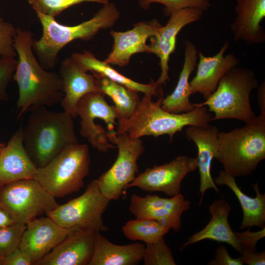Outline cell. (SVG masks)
Returning a JSON list of instances; mask_svg holds the SVG:
<instances>
[{
  "label": "cell",
  "mask_w": 265,
  "mask_h": 265,
  "mask_svg": "<svg viewBox=\"0 0 265 265\" xmlns=\"http://www.w3.org/2000/svg\"><path fill=\"white\" fill-rule=\"evenodd\" d=\"M86 72L91 71L95 76L106 77L137 93L151 96L163 97L161 85L152 80L143 84L128 78L114 69L111 65L97 58L90 51L75 53L71 56Z\"/></svg>",
  "instance_id": "obj_24"
},
{
  "label": "cell",
  "mask_w": 265,
  "mask_h": 265,
  "mask_svg": "<svg viewBox=\"0 0 265 265\" xmlns=\"http://www.w3.org/2000/svg\"><path fill=\"white\" fill-rule=\"evenodd\" d=\"M35 11L55 17L67 8L84 2L105 4L108 0H27Z\"/></svg>",
  "instance_id": "obj_33"
},
{
  "label": "cell",
  "mask_w": 265,
  "mask_h": 265,
  "mask_svg": "<svg viewBox=\"0 0 265 265\" xmlns=\"http://www.w3.org/2000/svg\"><path fill=\"white\" fill-rule=\"evenodd\" d=\"M229 45L225 42L217 53L212 56H206L198 52L197 72L189 82L191 95L199 93L205 100L207 99L216 89L222 77L238 64L239 61L234 54L224 55Z\"/></svg>",
  "instance_id": "obj_19"
},
{
  "label": "cell",
  "mask_w": 265,
  "mask_h": 265,
  "mask_svg": "<svg viewBox=\"0 0 265 265\" xmlns=\"http://www.w3.org/2000/svg\"><path fill=\"white\" fill-rule=\"evenodd\" d=\"M209 265H242L238 258H232L224 245L218 247L215 253L214 260L208 263Z\"/></svg>",
  "instance_id": "obj_37"
},
{
  "label": "cell",
  "mask_w": 265,
  "mask_h": 265,
  "mask_svg": "<svg viewBox=\"0 0 265 265\" xmlns=\"http://www.w3.org/2000/svg\"><path fill=\"white\" fill-rule=\"evenodd\" d=\"M77 229L61 227L48 216L34 218L26 224L19 248L34 265Z\"/></svg>",
  "instance_id": "obj_15"
},
{
  "label": "cell",
  "mask_w": 265,
  "mask_h": 265,
  "mask_svg": "<svg viewBox=\"0 0 265 265\" xmlns=\"http://www.w3.org/2000/svg\"><path fill=\"white\" fill-rule=\"evenodd\" d=\"M109 133V140L118 150L112 166L97 179L102 194L110 201L117 200L127 186L136 177L137 160L144 151L140 139L131 138L126 133Z\"/></svg>",
  "instance_id": "obj_10"
},
{
  "label": "cell",
  "mask_w": 265,
  "mask_h": 265,
  "mask_svg": "<svg viewBox=\"0 0 265 265\" xmlns=\"http://www.w3.org/2000/svg\"><path fill=\"white\" fill-rule=\"evenodd\" d=\"M80 118V133L99 151L107 152L115 146L109 140V133L114 132L117 114L114 106H109L100 92L82 97L77 106Z\"/></svg>",
  "instance_id": "obj_11"
},
{
  "label": "cell",
  "mask_w": 265,
  "mask_h": 265,
  "mask_svg": "<svg viewBox=\"0 0 265 265\" xmlns=\"http://www.w3.org/2000/svg\"><path fill=\"white\" fill-rule=\"evenodd\" d=\"M31 109L26 125L23 127V141L27 154L39 168L67 146L78 142L71 115L48 110L45 106Z\"/></svg>",
  "instance_id": "obj_2"
},
{
  "label": "cell",
  "mask_w": 265,
  "mask_h": 265,
  "mask_svg": "<svg viewBox=\"0 0 265 265\" xmlns=\"http://www.w3.org/2000/svg\"><path fill=\"white\" fill-rule=\"evenodd\" d=\"M94 76L98 80L101 92L114 102L117 121L129 119L140 100L138 93L106 77Z\"/></svg>",
  "instance_id": "obj_28"
},
{
  "label": "cell",
  "mask_w": 265,
  "mask_h": 265,
  "mask_svg": "<svg viewBox=\"0 0 265 265\" xmlns=\"http://www.w3.org/2000/svg\"><path fill=\"white\" fill-rule=\"evenodd\" d=\"M152 97L144 95L133 115L128 119L118 121L117 133H126L132 139L167 134L172 141L174 134L185 127H205L212 121V116L206 106H194L189 112L173 113L161 108L163 97L156 102Z\"/></svg>",
  "instance_id": "obj_4"
},
{
  "label": "cell",
  "mask_w": 265,
  "mask_h": 265,
  "mask_svg": "<svg viewBox=\"0 0 265 265\" xmlns=\"http://www.w3.org/2000/svg\"><path fill=\"white\" fill-rule=\"evenodd\" d=\"M187 136L195 144L198 150V167L200 174L199 194L201 204L204 195L209 189L219 191L211 175L212 160L218 150V128L209 124L205 127L190 126L186 130Z\"/></svg>",
  "instance_id": "obj_20"
},
{
  "label": "cell",
  "mask_w": 265,
  "mask_h": 265,
  "mask_svg": "<svg viewBox=\"0 0 265 265\" xmlns=\"http://www.w3.org/2000/svg\"><path fill=\"white\" fill-rule=\"evenodd\" d=\"M59 75L64 93L61 106L63 111L74 118L77 116V104L82 97L91 93H101L98 80L83 70L71 56L62 61Z\"/></svg>",
  "instance_id": "obj_18"
},
{
  "label": "cell",
  "mask_w": 265,
  "mask_h": 265,
  "mask_svg": "<svg viewBox=\"0 0 265 265\" xmlns=\"http://www.w3.org/2000/svg\"><path fill=\"white\" fill-rule=\"evenodd\" d=\"M230 204L225 200H214L209 206L211 219L201 230L195 233L181 244L182 250L187 246L205 239L225 242L230 244L239 252V247L235 232L232 230L228 222L231 210Z\"/></svg>",
  "instance_id": "obj_23"
},
{
  "label": "cell",
  "mask_w": 265,
  "mask_h": 265,
  "mask_svg": "<svg viewBox=\"0 0 265 265\" xmlns=\"http://www.w3.org/2000/svg\"><path fill=\"white\" fill-rule=\"evenodd\" d=\"M97 232L87 228L75 230L34 265H88L93 255Z\"/></svg>",
  "instance_id": "obj_17"
},
{
  "label": "cell",
  "mask_w": 265,
  "mask_h": 265,
  "mask_svg": "<svg viewBox=\"0 0 265 265\" xmlns=\"http://www.w3.org/2000/svg\"><path fill=\"white\" fill-rule=\"evenodd\" d=\"M17 63L15 57L0 58V101L8 100L7 87L13 79Z\"/></svg>",
  "instance_id": "obj_35"
},
{
  "label": "cell",
  "mask_w": 265,
  "mask_h": 265,
  "mask_svg": "<svg viewBox=\"0 0 265 265\" xmlns=\"http://www.w3.org/2000/svg\"><path fill=\"white\" fill-rule=\"evenodd\" d=\"M138 3L144 9H148L152 3L161 4L164 6L163 12L167 16L185 8H194L204 12L211 6L210 0H138Z\"/></svg>",
  "instance_id": "obj_32"
},
{
  "label": "cell",
  "mask_w": 265,
  "mask_h": 265,
  "mask_svg": "<svg viewBox=\"0 0 265 265\" xmlns=\"http://www.w3.org/2000/svg\"><path fill=\"white\" fill-rule=\"evenodd\" d=\"M238 258L243 264L248 265H265V251L261 252L256 251L244 250Z\"/></svg>",
  "instance_id": "obj_38"
},
{
  "label": "cell",
  "mask_w": 265,
  "mask_h": 265,
  "mask_svg": "<svg viewBox=\"0 0 265 265\" xmlns=\"http://www.w3.org/2000/svg\"><path fill=\"white\" fill-rule=\"evenodd\" d=\"M37 166L25 149L23 126L0 151V186L15 181L34 178Z\"/></svg>",
  "instance_id": "obj_21"
},
{
  "label": "cell",
  "mask_w": 265,
  "mask_h": 265,
  "mask_svg": "<svg viewBox=\"0 0 265 265\" xmlns=\"http://www.w3.org/2000/svg\"><path fill=\"white\" fill-rule=\"evenodd\" d=\"M89 20L75 26L59 23L55 17L35 11L42 28L41 37L33 41L32 48L41 66L47 70L54 68L63 47L75 40L88 41L101 29L113 26L120 16L115 4H103Z\"/></svg>",
  "instance_id": "obj_3"
},
{
  "label": "cell",
  "mask_w": 265,
  "mask_h": 265,
  "mask_svg": "<svg viewBox=\"0 0 265 265\" xmlns=\"http://www.w3.org/2000/svg\"><path fill=\"white\" fill-rule=\"evenodd\" d=\"M250 228L244 232H236L239 253L241 254L244 250L256 251L258 242L265 237V227L257 232H251Z\"/></svg>",
  "instance_id": "obj_36"
},
{
  "label": "cell",
  "mask_w": 265,
  "mask_h": 265,
  "mask_svg": "<svg viewBox=\"0 0 265 265\" xmlns=\"http://www.w3.org/2000/svg\"><path fill=\"white\" fill-rule=\"evenodd\" d=\"M185 43V59L179 80L173 92L163 98L161 107L173 113L189 112L195 106L189 100L191 95L189 78L197 65L198 52L195 45L189 40Z\"/></svg>",
  "instance_id": "obj_27"
},
{
  "label": "cell",
  "mask_w": 265,
  "mask_h": 265,
  "mask_svg": "<svg viewBox=\"0 0 265 265\" xmlns=\"http://www.w3.org/2000/svg\"><path fill=\"white\" fill-rule=\"evenodd\" d=\"M142 260L145 265H175L173 254L164 237L145 244Z\"/></svg>",
  "instance_id": "obj_30"
},
{
  "label": "cell",
  "mask_w": 265,
  "mask_h": 265,
  "mask_svg": "<svg viewBox=\"0 0 265 265\" xmlns=\"http://www.w3.org/2000/svg\"><path fill=\"white\" fill-rule=\"evenodd\" d=\"M203 11L194 8H185L171 14L166 24L161 26L157 33L150 38L149 53L155 54L159 59L161 73L156 82L160 85L169 80V61L176 49L177 36L186 25L199 21Z\"/></svg>",
  "instance_id": "obj_14"
},
{
  "label": "cell",
  "mask_w": 265,
  "mask_h": 265,
  "mask_svg": "<svg viewBox=\"0 0 265 265\" xmlns=\"http://www.w3.org/2000/svg\"><path fill=\"white\" fill-rule=\"evenodd\" d=\"M90 163L88 145L72 144L45 165L37 168L34 179L55 198L65 197L83 186Z\"/></svg>",
  "instance_id": "obj_7"
},
{
  "label": "cell",
  "mask_w": 265,
  "mask_h": 265,
  "mask_svg": "<svg viewBox=\"0 0 265 265\" xmlns=\"http://www.w3.org/2000/svg\"><path fill=\"white\" fill-rule=\"evenodd\" d=\"M30 261L19 248H17L2 261V265H31Z\"/></svg>",
  "instance_id": "obj_39"
},
{
  "label": "cell",
  "mask_w": 265,
  "mask_h": 265,
  "mask_svg": "<svg viewBox=\"0 0 265 265\" xmlns=\"http://www.w3.org/2000/svg\"><path fill=\"white\" fill-rule=\"evenodd\" d=\"M213 181L216 185H225L229 187L239 202L243 212V219L239 229L253 226L265 227V194L260 192L258 182L252 186L256 192V196L251 197L238 187L235 177L224 170L219 172Z\"/></svg>",
  "instance_id": "obj_26"
},
{
  "label": "cell",
  "mask_w": 265,
  "mask_h": 265,
  "mask_svg": "<svg viewBox=\"0 0 265 265\" xmlns=\"http://www.w3.org/2000/svg\"><path fill=\"white\" fill-rule=\"evenodd\" d=\"M236 3L237 16L231 25L235 41L249 45L264 42L265 32L261 23L265 17V0H237Z\"/></svg>",
  "instance_id": "obj_22"
},
{
  "label": "cell",
  "mask_w": 265,
  "mask_h": 265,
  "mask_svg": "<svg viewBox=\"0 0 265 265\" xmlns=\"http://www.w3.org/2000/svg\"><path fill=\"white\" fill-rule=\"evenodd\" d=\"M258 82L250 69L234 67L220 79L213 93L203 103L194 106H207L214 113L212 121L235 119L249 123L256 115L250 102L251 91L258 88Z\"/></svg>",
  "instance_id": "obj_6"
},
{
  "label": "cell",
  "mask_w": 265,
  "mask_h": 265,
  "mask_svg": "<svg viewBox=\"0 0 265 265\" xmlns=\"http://www.w3.org/2000/svg\"><path fill=\"white\" fill-rule=\"evenodd\" d=\"M169 230L155 220L139 218L129 220L122 228L127 238L133 241H142L146 244L164 237Z\"/></svg>",
  "instance_id": "obj_29"
},
{
  "label": "cell",
  "mask_w": 265,
  "mask_h": 265,
  "mask_svg": "<svg viewBox=\"0 0 265 265\" xmlns=\"http://www.w3.org/2000/svg\"><path fill=\"white\" fill-rule=\"evenodd\" d=\"M215 159L234 177L249 175L265 158V110L243 127L219 132Z\"/></svg>",
  "instance_id": "obj_5"
},
{
  "label": "cell",
  "mask_w": 265,
  "mask_h": 265,
  "mask_svg": "<svg viewBox=\"0 0 265 265\" xmlns=\"http://www.w3.org/2000/svg\"><path fill=\"white\" fill-rule=\"evenodd\" d=\"M145 244L117 245L97 232L94 251L88 265H134L142 260Z\"/></svg>",
  "instance_id": "obj_25"
},
{
  "label": "cell",
  "mask_w": 265,
  "mask_h": 265,
  "mask_svg": "<svg viewBox=\"0 0 265 265\" xmlns=\"http://www.w3.org/2000/svg\"><path fill=\"white\" fill-rule=\"evenodd\" d=\"M5 145L6 144L4 143H0V151L5 146Z\"/></svg>",
  "instance_id": "obj_41"
},
{
  "label": "cell",
  "mask_w": 265,
  "mask_h": 265,
  "mask_svg": "<svg viewBox=\"0 0 265 265\" xmlns=\"http://www.w3.org/2000/svg\"><path fill=\"white\" fill-rule=\"evenodd\" d=\"M190 208V202L181 193L169 198L156 195L142 197L133 194L131 198L129 211L136 218L153 219L169 229L178 232L182 226V214Z\"/></svg>",
  "instance_id": "obj_13"
},
{
  "label": "cell",
  "mask_w": 265,
  "mask_h": 265,
  "mask_svg": "<svg viewBox=\"0 0 265 265\" xmlns=\"http://www.w3.org/2000/svg\"><path fill=\"white\" fill-rule=\"evenodd\" d=\"M58 205L55 197L34 178L0 186V206L15 223L26 224Z\"/></svg>",
  "instance_id": "obj_8"
},
{
  "label": "cell",
  "mask_w": 265,
  "mask_h": 265,
  "mask_svg": "<svg viewBox=\"0 0 265 265\" xmlns=\"http://www.w3.org/2000/svg\"><path fill=\"white\" fill-rule=\"evenodd\" d=\"M26 224L15 223L0 228V265L9 254L19 247Z\"/></svg>",
  "instance_id": "obj_31"
},
{
  "label": "cell",
  "mask_w": 265,
  "mask_h": 265,
  "mask_svg": "<svg viewBox=\"0 0 265 265\" xmlns=\"http://www.w3.org/2000/svg\"><path fill=\"white\" fill-rule=\"evenodd\" d=\"M33 41L31 32L16 28L14 47L18 59L13 80L19 88L18 118L29 108L53 106L64 96L59 74L48 71L41 66L33 53Z\"/></svg>",
  "instance_id": "obj_1"
},
{
  "label": "cell",
  "mask_w": 265,
  "mask_h": 265,
  "mask_svg": "<svg viewBox=\"0 0 265 265\" xmlns=\"http://www.w3.org/2000/svg\"><path fill=\"white\" fill-rule=\"evenodd\" d=\"M161 26L157 19H153L135 23L132 29L124 32L111 30L110 34L113 39V44L104 62L124 67L129 64L132 55L138 53H149L146 42L157 33Z\"/></svg>",
  "instance_id": "obj_16"
},
{
  "label": "cell",
  "mask_w": 265,
  "mask_h": 265,
  "mask_svg": "<svg viewBox=\"0 0 265 265\" xmlns=\"http://www.w3.org/2000/svg\"><path fill=\"white\" fill-rule=\"evenodd\" d=\"M110 201L101 192L96 180L92 181L80 196L46 213L59 226L65 228L90 229L106 232L103 215Z\"/></svg>",
  "instance_id": "obj_9"
},
{
  "label": "cell",
  "mask_w": 265,
  "mask_h": 265,
  "mask_svg": "<svg viewBox=\"0 0 265 265\" xmlns=\"http://www.w3.org/2000/svg\"><path fill=\"white\" fill-rule=\"evenodd\" d=\"M15 223L9 214L0 206V228Z\"/></svg>",
  "instance_id": "obj_40"
},
{
  "label": "cell",
  "mask_w": 265,
  "mask_h": 265,
  "mask_svg": "<svg viewBox=\"0 0 265 265\" xmlns=\"http://www.w3.org/2000/svg\"><path fill=\"white\" fill-rule=\"evenodd\" d=\"M16 33V28L0 17V58L17 56L14 47Z\"/></svg>",
  "instance_id": "obj_34"
},
{
  "label": "cell",
  "mask_w": 265,
  "mask_h": 265,
  "mask_svg": "<svg viewBox=\"0 0 265 265\" xmlns=\"http://www.w3.org/2000/svg\"><path fill=\"white\" fill-rule=\"evenodd\" d=\"M197 167L196 158L179 156L169 162L147 168L136 176L126 189L137 187L145 191L161 192L172 197L181 193L183 179Z\"/></svg>",
  "instance_id": "obj_12"
}]
</instances>
